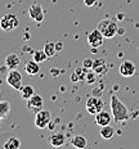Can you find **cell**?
<instances>
[{
	"instance_id": "6da1fadb",
	"label": "cell",
	"mask_w": 139,
	"mask_h": 149,
	"mask_svg": "<svg viewBox=\"0 0 139 149\" xmlns=\"http://www.w3.org/2000/svg\"><path fill=\"white\" fill-rule=\"evenodd\" d=\"M111 113H112L115 122H122V121L130 118V113H129L126 105L116 95L111 97Z\"/></svg>"
},
{
	"instance_id": "7a4b0ae2",
	"label": "cell",
	"mask_w": 139,
	"mask_h": 149,
	"mask_svg": "<svg viewBox=\"0 0 139 149\" xmlns=\"http://www.w3.org/2000/svg\"><path fill=\"white\" fill-rule=\"evenodd\" d=\"M97 29L103 33V36L106 39H112V37L116 36V33L119 32V26L113 19H110V18H106V19H102L99 23H98Z\"/></svg>"
},
{
	"instance_id": "3957f363",
	"label": "cell",
	"mask_w": 139,
	"mask_h": 149,
	"mask_svg": "<svg viewBox=\"0 0 139 149\" xmlns=\"http://www.w3.org/2000/svg\"><path fill=\"white\" fill-rule=\"evenodd\" d=\"M86 111L89 112L90 114H97L99 113L101 111H103L104 108V102L103 99L101 97H97V95H93V97L88 98V100H86Z\"/></svg>"
},
{
	"instance_id": "277c9868",
	"label": "cell",
	"mask_w": 139,
	"mask_h": 149,
	"mask_svg": "<svg viewBox=\"0 0 139 149\" xmlns=\"http://www.w3.org/2000/svg\"><path fill=\"white\" fill-rule=\"evenodd\" d=\"M18 24H20V21H18L17 15L13 13L3 15L0 19V29L3 31H13L18 27Z\"/></svg>"
},
{
	"instance_id": "5b68a950",
	"label": "cell",
	"mask_w": 139,
	"mask_h": 149,
	"mask_svg": "<svg viewBox=\"0 0 139 149\" xmlns=\"http://www.w3.org/2000/svg\"><path fill=\"white\" fill-rule=\"evenodd\" d=\"M52 121V113L48 109H41L35 113V126L38 129H46Z\"/></svg>"
},
{
	"instance_id": "8992f818",
	"label": "cell",
	"mask_w": 139,
	"mask_h": 149,
	"mask_svg": "<svg viewBox=\"0 0 139 149\" xmlns=\"http://www.w3.org/2000/svg\"><path fill=\"white\" fill-rule=\"evenodd\" d=\"M7 82L15 90H20L22 88V74L17 71V68L10 70L7 73Z\"/></svg>"
},
{
	"instance_id": "52a82bcc",
	"label": "cell",
	"mask_w": 139,
	"mask_h": 149,
	"mask_svg": "<svg viewBox=\"0 0 139 149\" xmlns=\"http://www.w3.org/2000/svg\"><path fill=\"white\" fill-rule=\"evenodd\" d=\"M29 15L31 19H34L38 23H41L44 21V12H43L40 3H32L31 4V7L29 8Z\"/></svg>"
},
{
	"instance_id": "ba28073f",
	"label": "cell",
	"mask_w": 139,
	"mask_h": 149,
	"mask_svg": "<svg viewBox=\"0 0 139 149\" xmlns=\"http://www.w3.org/2000/svg\"><path fill=\"white\" fill-rule=\"evenodd\" d=\"M104 39L106 37L103 36V33L101 32L98 29H95V30H93L90 33H89V36H88V42H89V45L92 46V48H99V46L103 45V41H104Z\"/></svg>"
},
{
	"instance_id": "9c48e42d",
	"label": "cell",
	"mask_w": 139,
	"mask_h": 149,
	"mask_svg": "<svg viewBox=\"0 0 139 149\" xmlns=\"http://www.w3.org/2000/svg\"><path fill=\"white\" fill-rule=\"evenodd\" d=\"M43 105H44L43 97H41V95H39V94H34L30 99H27V108H29V111L34 112V113L41 111L43 109Z\"/></svg>"
},
{
	"instance_id": "30bf717a",
	"label": "cell",
	"mask_w": 139,
	"mask_h": 149,
	"mask_svg": "<svg viewBox=\"0 0 139 149\" xmlns=\"http://www.w3.org/2000/svg\"><path fill=\"white\" fill-rule=\"evenodd\" d=\"M112 120H113V117L111 116V113L110 112H107V111H104V109L101 111L99 113L95 114V123H97L99 127L110 125Z\"/></svg>"
},
{
	"instance_id": "8fae6325",
	"label": "cell",
	"mask_w": 139,
	"mask_h": 149,
	"mask_svg": "<svg viewBox=\"0 0 139 149\" xmlns=\"http://www.w3.org/2000/svg\"><path fill=\"white\" fill-rule=\"evenodd\" d=\"M120 74L124 77H130L135 73V64L130 61H125L120 66Z\"/></svg>"
},
{
	"instance_id": "7c38bea8",
	"label": "cell",
	"mask_w": 139,
	"mask_h": 149,
	"mask_svg": "<svg viewBox=\"0 0 139 149\" xmlns=\"http://www.w3.org/2000/svg\"><path fill=\"white\" fill-rule=\"evenodd\" d=\"M49 143H50L52 147L54 148H59V147H63L64 143H66V138L62 132H55V134L50 135L49 138Z\"/></svg>"
},
{
	"instance_id": "4fadbf2b",
	"label": "cell",
	"mask_w": 139,
	"mask_h": 149,
	"mask_svg": "<svg viewBox=\"0 0 139 149\" xmlns=\"http://www.w3.org/2000/svg\"><path fill=\"white\" fill-rule=\"evenodd\" d=\"M21 63V58L18 57L17 54H14V53H10V54L7 55V58H5V67L9 68V70H14V68H17L20 66Z\"/></svg>"
},
{
	"instance_id": "5bb4252c",
	"label": "cell",
	"mask_w": 139,
	"mask_h": 149,
	"mask_svg": "<svg viewBox=\"0 0 139 149\" xmlns=\"http://www.w3.org/2000/svg\"><path fill=\"white\" fill-rule=\"evenodd\" d=\"M39 64L40 63L39 62H36L35 59L26 62V64H24V71H26L29 74H31V76H35V74H38L40 72V66Z\"/></svg>"
},
{
	"instance_id": "9a60e30c",
	"label": "cell",
	"mask_w": 139,
	"mask_h": 149,
	"mask_svg": "<svg viewBox=\"0 0 139 149\" xmlns=\"http://www.w3.org/2000/svg\"><path fill=\"white\" fill-rule=\"evenodd\" d=\"M93 71H94L95 73L98 74H103L104 72L107 71V63L104 59H102V58H99V59H95L94 62H93Z\"/></svg>"
},
{
	"instance_id": "2e32d148",
	"label": "cell",
	"mask_w": 139,
	"mask_h": 149,
	"mask_svg": "<svg viewBox=\"0 0 139 149\" xmlns=\"http://www.w3.org/2000/svg\"><path fill=\"white\" fill-rule=\"evenodd\" d=\"M71 144L77 149H84L88 143H86V139L82 135H76L71 139Z\"/></svg>"
},
{
	"instance_id": "e0dca14e",
	"label": "cell",
	"mask_w": 139,
	"mask_h": 149,
	"mask_svg": "<svg viewBox=\"0 0 139 149\" xmlns=\"http://www.w3.org/2000/svg\"><path fill=\"white\" fill-rule=\"evenodd\" d=\"M113 135H115V130H113V127L111 126V125L102 126V129H101V136L103 139H106V140H110V139L113 138Z\"/></svg>"
},
{
	"instance_id": "ac0fdd59",
	"label": "cell",
	"mask_w": 139,
	"mask_h": 149,
	"mask_svg": "<svg viewBox=\"0 0 139 149\" xmlns=\"http://www.w3.org/2000/svg\"><path fill=\"white\" fill-rule=\"evenodd\" d=\"M20 91H21V97H22L23 99H26V100H27V99H30L34 94H35L34 86H31V85H24V86H22V88L20 89Z\"/></svg>"
},
{
	"instance_id": "d6986e66",
	"label": "cell",
	"mask_w": 139,
	"mask_h": 149,
	"mask_svg": "<svg viewBox=\"0 0 139 149\" xmlns=\"http://www.w3.org/2000/svg\"><path fill=\"white\" fill-rule=\"evenodd\" d=\"M21 147V141L18 138H14V136H12V138L8 139V141L4 144V148L5 149H18Z\"/></svg>"
},
{
	"instance_id": "ffe728a7",
	"label": "cell",
	"mask_w": 139,
	"mask_h": 149,
	"mask_svg": "<svg viewBox=\"0 0 139 149\" xmlns=\"http://www.w3.org/2000/svg\"><path fill=\"white\" fill-rule=\"evenodd\" d=\"M10 112V103L7 100H1L0 102V118L7 117Z\"/></svg>"
},
{
	"instance_id": "44dd1931",
	"label": "cell",
	"mask_w": 139,
	"mask_h": 149,
	"mask_svg": "<svg viewBox=\"0 0 139 149\" xmlns=\"http://www.w3.org/2000/svg\"><path fill=\"white\" fill-rule=\"evenodd\" d=\"M48 58L49 57L46 55V53L44 50H35V52H32V59H35L36 62H39V63L45 62Z\"/></svg>"
},
{
	"instance_id": "7402d4cb",
	"label": "cell",
	"mask_w": 139,
	"mask_h": 149,
	"mask_svg": "<svg viewBox=\"0 0 139 149\" xmlns=\"http://www.w3.org/2000/svg\"><path fill=\"white\" fill-rule=\"evenodd\" d=\"M44 52L46 53L48 57H54L57 54V48H55V44L53 42H46L44 46Z\"/></svg>"
},
{
	"instance_id": "603a6c76",
	"label": "cell",
	"mask_w": 139,
	"mask_h": 149,
	"mask_svg": "<svg viewBox=\"0 0 139 149\" xmlns=\"http://www.w3.org/2000/svg\"><path fill=\"white\" fill-rule=\"evenodd\" d=\"M88 71H89V70H86V68L82 66V67H77L76 70H75V72L77 73V76H79V79H80V80H85Z\"/></svg>"
},
{
	"instance_id": "cb8c5ba5",
	"label": "cell",
	"mask_w": 139,
	"mask_h": 149,
	"mask_svg": "<svg viewBox=\"0 0 139 149\" xmlns=\"http://www.w3.org/2000/svg\"><path fill=\"white\" fill-rule=\"evenodd\" d=\"M85 80H86V82L88 84H94L95 82V72L94 71H88Z\"/></svg>"
},
{
	"instance_id": "d4e9b609",
	"label": "cell",
	"mask_w": 139,
	"mask_h": 149,
	"mask_svg": "<svg viewBox=\"0 0 139 149\" xmlns=\"http://www.w3.org/2000/svg\"><path fill=\"white\" fill-rule=\"evenodd\" d=\"M93 62L94 61H92L90 58H86V59H84V62H82V66H84L86 70H92L93 68Z\"/></svg>"
},
{
	"instance_id": "484cf974",
	"label": "cell",
	"mask_w": 139,
	"mask_h": 149,
	"mask_svg": "<svg viewBox=\"0 0 139 149\" xmlns=\"http://www.w3.org/2000/svg\"><path fill=\"white\" fill-rule=\"evenodd\" d=\"M95 3H97V0H84V4L86 7H93Z\"/></svg>"
},
{
	"instance_id": "4316f807",
	"label": "cell",
	"mask_w": 139,
	"mask_h": 149,
	"mask_svg": "<svg viewBox=\"0 0 139 149\" xmlns=\"http://www.w3.org/2000/svg\"><path fill=\"white\" fill-rule=\"evenodd\" d=\"M79 76H77V73L76 72H73L72 74H71V81H72V82H77V81H79Z\"/></svg>"
},
{
	"instance_id": "83f0119b",
	"label": "cell",
	"mask_w": 139,
	"mask_h": 149,
	"mask_svg": "<svg viewBox=\"0 0 139 149\" xmlns=\"http://www.w3.org/2000/svg\"><path fill=\"white\" fill-rule=\"evenodd\" d=\"M55 48H57V52H61L63 49V44L59 41V42H55Z\"/></svg>"
},
{
	"instance_id": "f1b7e54d",
	"label": "cell",
	"mask_w": 139,
	"mask_h": 149,
	"mask_svg": "<svg viewBox=\"0 0 139 149\" xmlns=\"http://www.w3.org/2000/svg\"><path fill=\"white\" fill-rule=\"evenodd\" d=\"M52 73H53L54 76H55V74H57V71H55V70H52Z\"/></svg>"
},
{
	"instance_id": "f546056e",
	"label": "cell",
	"mask_w": 139,
	"mask_h": 149,
	"mask_svg": "<svg viewBox=\"0 0 139 149\" xmlns=\"http://www.w3.org/2000/svg\"><path fill=\"white\" fill-rule=\"evenodd\" d=\"M0 120H1V118H0ZM0 125H1V122H0Z\"/></svg>"
}]
</instances>
